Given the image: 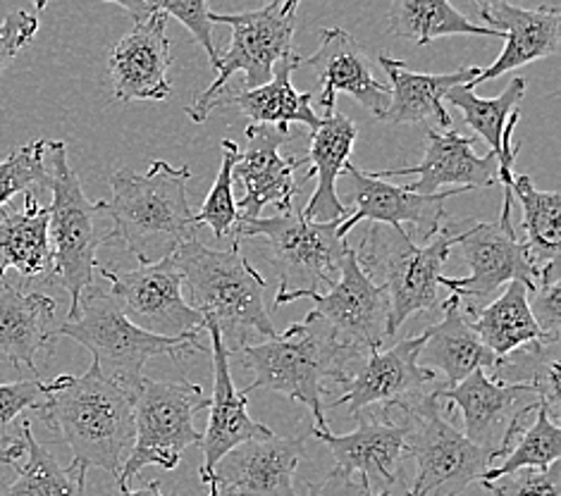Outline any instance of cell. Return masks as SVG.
I'll return each instance as SVG.
<instances>
[{"instance_id":"1","label":"cell","mask_w":561,"mask_h":496,"mask_svg":"<svg viewBox=\"0 0 561 496\" xmlns=\"http://www.w3.org/2000/svg\"><path fill=\"white\" fill-rule=\"evenodd\" d=\"M72 451V463L89 473L101 468L119 480L135 445V394L111 382L91 364L84 374H60L36 408Z\"/></svg>"},{"instance_id":"2","label":"cell","mask_w":561,"mask_h":496,"mask_svg":"<svg viewBox=\"0 0 561 496\" xmlns=\"http://www.w3.org/2000/svg\"><path fill=\"white\" fill-rule=\"evenodd\" d=\"M172 263L190 289V305L206 323L220 332L227 354L242 351L251 337L265 342L277 337V330L265 308V279L242 256L239 241L230 249H210L190 239L172 253Z\"/></svg>"},{"instance_id":"3","label":"cell","mask_w":561,"mask_h":496,"mask_svg":"<svg viewBox=\"0 0 561 496\" xmlns=\"http://www.w3.org/2000/svg\"><path fill=\"white\" fill-rule=\"evenodd\" d=\"M190 168L153 160L146 172L117 170L111 177V200L103 212L113 220L108 244L117 241L139 265L170 258L182 244L196 239L194 210L186 196Z\"/></svg>"},{"instance_id":"4","label":"cell","mask_w":561,"mask_h":496,"mask_svg":"<svg viewBox=\"0 0 561 496\" xmlns=\"http://www.w3.org/2000/svg\"><path fill=\"white\" fill-rule=\"evenodd\" d=\"M242 364L253 374L242 394L253 389H271L285 394L291 401H299L311 411L318 432H328L325 420V380L342 382L346 368L356 358L332 337L330 330L309 313L301 323H291L283 334L263 344H249L242 351Z\"/></svg>"},{"instance_id":"5","label":"cell","mask_w":561,"mask_h":496,"mask_svg":"<svg viewBox=\"0 0 561 496\" xmlns=\"http://www.w3.org/2000/svg\"><path fill=\"white\" fill-rule=\"evenodd\" d=\"M461 222L445 227L425 246H416L404 227L373 224L360 239L356 258L368 277L378 275L380 287L390 299L387 337H394L413 313L433 311L437 305V279L451 249L457 246Z\"/></svg>"},{"instance_id":"6","label":"cell","mask_w":561,"mask_h":496,"mask_svg":"<svg viewBox=\"0 0 561 496\" xmlns=\"http://www.w3.org/2000/svg\"><path fill=\"white\" fill-rule=\"evenodd\" d=\"M56 337H70L82 344L93 356V366L131 394H137L144 368L151 358L168 356L180 364L184 356L210 351L198 337L165 339L139 330L119 311L111 291L91 289L82 293L77 315L56 327Z\"/></svg>"},{"instance_id":"7","label":"cell","mask_w":561,"mask_h":496,"mask_svg":"<svg viewBox=\"0 0 561 496\" xmlns=\"http://www.w3.org/2000/svg\"><path fill=\"white\" fill-rule=\"evenodd\" d=\"M46 168L50 177L48 189L53 194L48 206L53 275L70 293L68 320H72L82 293L93 285V273L99 267L96 251L101 244H108V234L96 227L103 200L93 204L87 198L82 182L70 168L68 146L62 141H46Z\"/></svg>"},{"instance_id":"8","label":"cell","mask_w":561,"mask_h":496,"mask_svg":"<svg viewBox=\"0 0 561 496\" xmlns=\"http://www.w3.org/2000/svg\"><path fill=\"white\" fill-rule=\"evenodd\" d=\"M297 10L299 0H283V3H268L259 10L249 12H210L213 24H230L232 26V44L225 56H218L213 67L210 86L198 93L194 103L186 108L196 125H202L208 115L216 111L222 93L227 91V82L237 74L244 72L247 91L268 84L273 79L275 65L294 53V30H297Z\"/></svg>"},{"instance_id":"9","label":"cell","mask_w":561,"mask_h":496,"mask_svg":"<svg viewBox=\"0 0 561 496\" xmlns=\"http://www.w3.org/2000/svg\"><path fill=\"white\" fill-rule=\"evenodd\" d=\"M437 392L402 408L409 427L407 453L416 459L409 496H461L497 461V455L471 445L445 418Z\"/></svg>"},{"instance_id":"10","label":"cell","mask_w":561,"mask_h":496,"mask_svg":"<svg viewBox=\"0 0 561 496\" xmlns=\"http://www.w3.org/2000/svg\"><path fill=\"white\" fill-rule=\"evenodd\" d=\"M342 222H311L291 208L273 218L239 220L234 237L265 239L271 261L279 275V293L311 291L325 293L337 285L346 239L337 237Z\"/></svg>"},{"instance_id":"11","label":"cell","mask_w":561,"mask_h":496,"mask_svg":"<svg viewBox=\"0 0 561 496\" xmlns=\"http://www.w3.org/2000/svg\"><path fill=\"white\" fill-rule=\"evenodd\" d=\"M206 408L208 399L202 384L144 378L135 394V445L117 487H129V480L149 465L175 471L182 453L202 441V432L194 427V413Z\"/></svg>"},{"instance_id":"12","label":"cell","mask_w":561,"mask_h":496,"mask_svg":"<svg viewBox=\"0 0 561 496\" xmlns=\"http://www.w3.org/2000/svg\"><path fill=\"white\" fill-rule=\"evenodd\" d=\"M309 299L313 303L311 313L323 323L332 337L354 356H366L378 351L387 337V315H390V299L376 279L360 267L356 249H346L342 258V273L337 285L325 293L291 291L275 293V308Z\"/></svg>"},{"instance_id":"13","label":"cell","mask_w":561,"mask_h":496,"mask_svg":"<svg viewBox=\"0 0 561 496\" xmlns=\"http://www.w3.org/2000/svg\"><path fill=\"white\" fill-rule=\"evenodd\" d=\"M461 258L469 263V277H439L437 285L449 289L454 297L476 305L488 301L500 287L510 281H524L528 293L542 285V277L530 263L528 251L512 222V200H504L497 222H461L457 239Z\"/></svg>"},{"instance_id":"14","label":"cell","mask_w":561,"mask_h":496,"mask_svg":"<svg viewBox=\"0 0 561 496\" xmlns=\"http://www.w3.org/2000/svg\"><path fill=\"white\" fill-rule=\"evenodd\" d=\"M96 270L111 281V297L139 330L165 339L198 337L206 330V320L184 299L182 275L172 258L144 263L137 270H113L99 263Z\"/></svg>"},{"instance_id":"15","label":"cell","mask_w":561,"mask_h":496,"mask_svg":"<svg viewBox=\"0 0 561 496\" xmlns=\"http://www.w3.org/2000/svg\"><path fill=\"white\" fill-rule=\"evenodd\" d=\"M439 404L459 408L463 437L478 449L504 459L514 439L526 430L533 413L542 406L540 389L533 384H500L485 370H476L451 389H439Z\"/></svg>"},{"instance_id":"16","label":"cell","mask_w":561,"mask_h":496,"mask_svg":"<svg viewBox=\"0 0 561 496\" xmlns=\"http://www.w3.org/2000/svg\"><path fill=\"white\" fill-rule=\"evenodd\" d=\"M425 342L427 330L385 351L378 348L356 358L340 382L344 394L337 401H330V406H346L356 415L380 404L385 413H390V408L402 411L413 401L445 389L437 380V372L419 366V354Z\"/></svg>"},{"instance_id":"17","label":"cell","mask_w":561,"mask_h":496,"mask_svg":"<svg viewBox=\"0 0 561 496\" xmlns=\"http://www.w3.org/2000/svg\"><path fill=\"white\" fill-rule=\"evenodd\" d=\"M117 5L129 12L135 30L119 38L108 58L115 99L123 103L165 101L172 65L168 18L153 10L151 0H117Z\"/></svg>"},{"instance_id":"18","label":"cell","mask_w":561,"mask_h":496,"mask_svg":"<svg viewBox=\"0 0 561 496\" xmlns=\"http://www.w3.org/2000/svg\"><path fill=\"white\" fill-rule=\"evenodd\" d=\"M356 418L358 427L350 435L318 432L313 427L309 435L330 449L337 463L335 471L370 492H390L407 453V420L392 423L390 413H373L370 408L356 413Z\"/></svg>"},{"instance_id":"19","label":"cell","mask_w":561,"mask_h":496,"mask_svg":"<svg viewBox=\"0 0 561 496\" xmlns=\"http://www.w3.org/2000/svg\"><path fill=\"white\" fill-rule=\"evenodd\" d=\"M340 177L346 182V204H350V218L337 227V237L346 239L358 222L402 227L413 224L419 227L425 239H433L443 230L445 220V204L447 198L463 194L454 192H437L431 196L413 194L409 186H397L373 177L370 172L358 170L356 165H346ZM344 204V206H346Z\"/></svg>"},{"instance_id":"20","label":"cell","mask_w":561,"mask_h":496,"mask_svg":"<svg viewBox=\"0 0 561 496\" xmlns=\"http://www.w3.org/2000/svg\"><path fill=\"white\" fill-rule=\"evenodd\" d=\"M294 139V134L283 127L249 125L247 151H239L234 165V180L242 182L244 198L237 200L239 220H256L265 206H275L279 212L294 208L299 184L294 172L309 163L294 158H283L279 146Z\"/></svg>"},{"instance_id":"21","label":"cell","mask_w":561,"mask_h":496,"mask_svg":"<svg viewBox=\"0 0 561 496\" xmlns=\"http://www.w3.org/2000/svg\"><path fill=\"white\" fill-rule=\"evenodd\" d=\"M306 453V437L253 439L225 453L213 471L208 496H297L294 473Z\"/></svg>"},{"instance_id":"22","label":"cell","mask_w":561,"mask_h":496,"mask_svg":"<svg viewBox=\"0 0 561 496\" xmlns=\"http://www.w3.org/2000/svg\"><path fill=\"white\" fill-rule=\"evenodd\" d=\"M206 332L210 339V354H213V396L208 399V427L198 441V449L204 453V463L198 468V477L204 485H210L213 471L220 463L225 453L247 445L253 439H268L275 432L268 425L253 420L247 404L249 396L242 394L232 382L230 370V354L220 339V332L213 323H206Z\"/></svg>"},{"instance_id":"23","label":"cell","mask_w":561,"mask_h":496,"mask_svg":"<svg viewBox=\"0 0 561 496\" xmlns=\"http://www.w3.org/2000/svg\"><path fill=\"white\" fill-rule=\"evenodd\" d=\"M473 137H463L457 129L437 131L427 127L425 131V153L419 165L399 168V170H376L370 172L378 180L404 177L416 174V182L409 184V192L431 196L443 186H454L459 192L490 189L497 184V158L488 153L480 158L473 151Z\"/></svg>"},{"instance_id":"24","label":"cell","mask_w":561,"mask_h":496,"mask_svg":"<svg viewBox=\"0 0 561 496\" xmlns=\"http://www.w3.org/2000/svg\"><path fill=\"white\" fill-rule=\"evenodd\" d=\"M478 12L488 22V30L500 32L506 38L504 50L488 70H480L466 89L473 91L476 86L492 82L510 74L518 67L550 58L559 53L561 46V8L542 5L536 10L516 8L504 0H490V3H478Z\"/></svg>"},{"instance_id":"25","label":"cell","mask_w":561,"mask_h":496,"mask_svg":"<svg viewBox=\"0 0 561 496\" xmlns=\"http://www.w3.org/2000/svg\"><path fill=\"white\" fill-rule=\"evenodd\" d=\"M304 62H309L318 74L320 105L325 108V117L337 111V93H346L368 113L382 119L390 105V89L373 77L368 50L350 32L328 26L320 32V48L313 56L304 58Z\"/></svg>"},{"instance_id":"26","label":"cell","mask_w":561,"mask_h":496,"mask_svg":"<svg viewBox=\"0 0 561 496\" xmlns=\"http://www.w3.org/2000/svg\"><path fill=\"white\" fill-rule=\"evenodd\" d=\"M385 74L390 77L392 93L390 105L382 115V123L390 125H421L435 119L439 129H451V117L445 108V93L454 86H466L480 74V67H459L447 74L413 72L402 60H394L387 53L378 56Z\"/></svg>"},{"instance_id":"27","label":"cell","mask_w":561,"mask_h":496,"mask_svg":"<svg viewBox=\"0 0 561 496\" xmlns=\"http://www.w3.org/2000/svg\"><path fill=\"white\" fill-rule=\"evenodd\" d=\"M358 137V129L344 113L335 111L330 117H323L318 129L311 131V146L306 163L311 170L306 172L304 180H318L316 192L309 198V204L301 210L306 220L311 222H344L350 218L344 200L337 194V180L350 165V155L354 151V143Z\"/></svg>"},{"instance_id":"28","label":"cell","mask_w":561,"mask_h":496,"mask_svg":"<svg viewBox=\"0 0 561 496\" xmlns=\"http://www.w3.org/2000/svg\"><path fill=\"white\" fill-rule=\"evenodd\" d=\"M56 339V301L38 291L0 289V354L12 368L38 372L36 356Z\"/></svg>"},{"instance_id":"29","label":"cell","mask_w":561,"mask_h":496,"mask_svg":"<svg viewBox=\"0 0 561 496\" xmlns=\"http://www.w3.org/2000/svg\"><path fill=\"white\" fill-rule=\"evenodd\" d=\"M304 62L297 50L279 60L273 79L253 91L230 93L225 91L216 108H237L251 119V125H268L289 129V123L306 125L311 131L320 127L323 117L313 113V91H297L291 86V72Z\"/></svg>"},{"instance_id":"30","label":"cell","mask_w":561,"mask_h":496,"mask_svg":"<svg viewBox=\"0 0 561 496\" xmlns=\"http://www.w3.org/2000/svg\"><path fill=\"white\" fill-rule=\"evenodd\" d=\"M459 303L461 299L454 293L443 303V323L427 327V342L419 354L421 368L443 372L445 389L457 387L476 370H494L500 364V358L478 339Z\"/></svg>"},{"instance_id":"31","label":"cell","mask_w":561,"mask_h":496,"mask_svg":"<svg viewBox=\"0 0 561 496\" xmlns=\"http://www.w3.org/2000/svg\"><path fill=\"white\" fill-rule=\"evenodd\" d=\"M466 313L471 315L469 325L478 339L500 360L524 348H554L530 313L524 281H510L485 308H466Z\"/></svg>"},{"instance_id":"32","label":"cell","mask_w":561,"mask_h":496,"mask_svg":"<svg viewBox=\"0 0 561 496\" xmlns=\"http://www.w3.org/2000/svg\"><path fill=\"white\" fill-rule=\"evenodd\" d=\"M8 270L26 279L53 275L48 208L34 194H24L22 208L0 210V281Z\"/></svg>"},{"instance_id":"33","label":"cell","mask_w":561,"mask_h":496,"mask_svg":"<svg viewBox=\"0 0 561 496\" xmlns=\"http://www.w3.org/2000/svg\"><path fill=\"white\" fill-rule=\"evenodd\" d=\"M512 196L520 200L524 208V246L528 251L530 263L545 281L559 279V251H561V194L559 192H540L528 174H514L512 177Z\"/></svg>"},{"instance_id":"34","label":"cell","mask_w":561,"mask_h":496,"mask_svg":"<svg viewBox=\"0 0 561 496\" xmlns=\"http://www.w3.org/2000/svg\"><path fill=\"white\" fill-rule=\"evenodd\" d=\"M387 32L397 38H411L427 46L443 36H485L502 38L485 24H473L447 0H397L387 12Z\"/></svg>"},{"instance_id":"35","label":"cell","mask_w":561,"mask_h":496,"mask_svg":"<svg viewBox=\"0 0 561 496\" xmlns=\"http://www.w3.org/2000/svg\"><path fill=\"white\" fill-rule=\"evenodd\" d=\"M526 86L528 82L524 77H514L497 99H480L466 86H454L445 93L443 101L461 111L463 123L478 134V139H483L490 146V153L497 158L502 153L504 139L518 125Z\"/></svg>"},{"instance_id":"36","label":"cell","mask_w":561,"mask_h":496,"mask_svg":"<svg viewBox=\"0 0 561 496\" xmlns=\"http://www.w3.org/2000/svg\"><path fill=\"white\" fill-rule=\"evenodd\" d=\"M26 453L18 465L15 482L0 492V496H87V473L75 463L60 465L56 455L38 445L32 432V423L22 420Z\"/></svg>"},{"instance_id":"37","label":"cell","mask_w":561,"mask_h":496,"mask_svg":"<svg viewBox=\"0 0 561 496\" xmlns=\"http://www.w3.org/2000/svg\"><path fill=\"white\" fill-rule=\"evenodd\" d=\"M561 459V430L557 420H552L550 411L542 404L536 411V420L524 432L518 435L516 447L504 455L502 465H494L480 480V485H490V482L500 480L510 473L533 468V471H547V468L559 463Z\"/></svg>"},{"instance_id":"38","label":"cell","mask_w":561,"mask_h":496,"mask_svg":"<svg viewBox=\"0 0 561 496\" xmlns=\"http://www.w3.org/2000/svg\"><path fill=\"white\" fill-rule=\"evenodd\" d=\"M220 151V170L202 208L194 212V224H208L216 239H227L234 234V227L239 222V210L234 200V165L239 160V146L232 139H222Z\"/></svg>"},{"instance_id":"39","label":"cell","mask_w":561,"mask_h":496,"mask_svg":"<svg viewBox=\"0 0 561 496\" xmlns=\"http://www.w3.org/2000/svg\"><path fill=\"white\" fill-rule=\"evenodd\" d=\"M50 184L46 168V141L20 146L5 160H0V210L20 194H34Z\"/></svg>"},{"instance_id":"40","label":"cell","mask_w":561,"mask_h":496,"mask_svg":"<svg viewBox=\"0 0 561 496\" xmlns=\"http://www.w3.org/2000/svg\"><path fill=\"white\" fill-rule=\"evenodd\" d=\"M151 5L156 12H163L168 20L170 18L180 20L194 36V42L206 50L210 65L216 67L218 50H216V38H213V26L216 24L210 20L213 10L206 0H151Z\"/></svg>"},{"instance_id":"41","label":"cell","mask_w":561,"mask_h":496,"mask_svg":"<svg viewBox=\"0 0 561 496\" xmlns=\"http://www.w3.org/2000/svg\"><path fill=\"white\" fill-rule=\"evenodd\" d=\"M559 475H561L559 463L550 465L547 471L524 468V471L504 475L483 487L490 489L492 496H561Z\"/></svg>"},{"instance_id":"42","label":"cell","mask_w":561,"mask_h":496,"mask_svg":"<svg viewBox=\"0 0 561 496\" xmlns=\"http://www.w3.org/2000/svg\"><path fill=\"white\" fill-rule=\"evenodd\" d=\"M44 10V3H38L34 12L26 10H12L5 15V20L0 22V72L18 58V53L22 48L30 46L34 42V36L38 32V12Z\"/></svg>"},{"instance_id":"43","label":"cell","mask_w":561,"mask_h":496,"mask_svg":"<svg viewBox=\"0 0 561 496\" xmlns=\"http://www.w3.org/2000/svg\"><path fill=\"white\" fill-rule=\"evenodd\" d=\"M50 392V380H22L0 384V425H10L24 411H36Z\"/></svg>"},{"instance_id":"44","label":"cell","mask_w":561,"mask_h":496,"mask_svg":"<svg viewBox=\"0 0 561 496\" xmlns=\"http://www.w3.org/2000/svg\"><path fill=\"white\" fill-rule=\"evenodd\" d=\"M528 305L547 342L557 346L561 330V281H545L536 291H530Z\"/></svg>"},{"instance_id":"45","label":"cell","mask_w":561,"mask_h":496,"mask_svg":"<svg viewBox=\"0 0 561 496\" xmlns=\"http://www.w3.org/2000/svg\"><path fill=\"white\" fill-rule=\"evenodd\" d=\"M360 485L356 480L342 475L340 471H332L323 482H309V494L306 496H358Z\"/></svg>"},{"instance_id":"46","label":"cell","mask_w":561,"mask_h":496,"mask_svg":"<svg viewBox=\"0 0 561 496\" xmlns=\"http://www.w3.org/2000/svg\"><path fill=\"white\" fill-rule=\"evenodd\" d=\"M26 453V441L20 430V435H8L0 432V465H12L18 468Z\"/></svg>"},{"instance_id":"47","label":"cell","mask_w":561,"mask_h":496,"mask_svg":"<svg viewBox=\"0 0 561 496\" xmlns=\"http://www.w3.org/2000/svg\"><path fill=\"white\" fill-rule=\"evenodd\" d=\"M119 496H165L160 492V482H149V485L141 489H129V487H119Z\"/></svg>"},{"instance_id":"48","label":"cell","mask_w":561,"mask_h":496,"mask_svg":"<svg viewBox=\"0 0 561 496\" xmlns=\"http://www.w3.org/2000/svg\"><path fill=\"white\" fill-rule=\"evenodd\" d=\"M358 496H390V492H370L366 487H360V494Z\"/></svg>"},{"instance_id":"49","label":"cell","mask_w":561,"mask_h":496,"mask_svg":"<svg viewBox=\"0 0 561 496\" xmlns=\"http://www.w3.org/2000/svg\"><path fill=\"white\" fill-rule=\"evenodd\" d=\"M216 496H230L227 492H216Z\"/></svg>"}]
</instances>
